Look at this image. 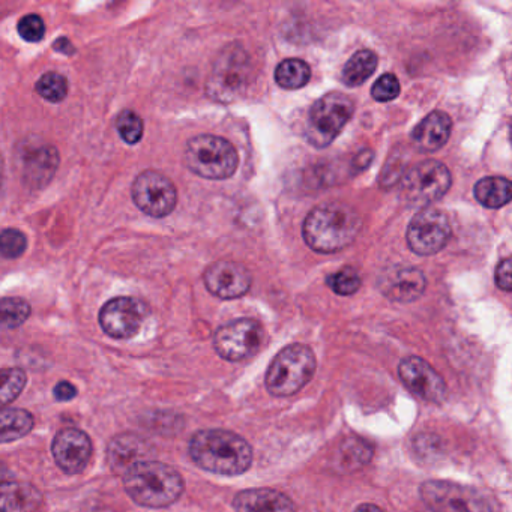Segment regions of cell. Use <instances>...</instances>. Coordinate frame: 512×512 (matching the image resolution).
I'll return each mask as SVG.
<instances>
[{
    "label": "cell",
    "instance_id": "603a6c76",
    "mask_svg": "<svg viewBox=\"0 0 512 512\" xmlns=\"http://www.w3.org/2000/svg\"><path fill=\"white\" fill-rule=\"evenodd\" d=\"M473 193H475V199L485 208H502L511 202V182L505 178L490 176V178L481 179L473 188Z\"/></svg>",
    "mask_w": 512,
    "mask_h": 512
},
{
    "label": "cell",
    "instance_id": "ab89813d",
    "mask_svg": "<svg viewBox=\"0 0 512 512\" xmlns=\"http://www.w3.org/2000/svg\"><path fill=\"white\" fill-rule=\"evenodd\" d=\"M355 512H385L379 506L373 505V503H362L358 508L355 509Z\"/></svg>",
    "mask_w": 512,
    "mask_h": 512
},
{
    "label": "cell",
    "instance_id": "5bb4252c",
    "mask_svg": "<svg viewBox=\"0 0 512 512\" xmlns=\"http://www.w3.org/2000/svg\"><path fill=\"white\" fill-rule=\"evenodd\" d=\"M148 310L143 302L133 298H115L107 302L100 313V325L116 340L134 337L142 328Z\"/></svg>",
    "mask_w": 512,
    "mask_h": 512
},
{
    "label": "cell",
    "instance_id": "6da1fadb",
    "mask_svg": "<svg viewBox=\"0 0 512 512\" xmlns=\"http://www.w3.org/2000/svg\"><path fill=\"white\" fill-rule=\"evenodd\" d=\"M190 455L197 466L215 475L238 476L253 463L250 443L227 430H202L190 442Z\"/></svg>",
    "mask_w": 512,
    "mask_h": 512
},
{
    "label": "cell",
    "instance_id": "4dcf8cb0",
    "mask_svg": "<svg viewBox=\"0 0 512 512\" xmlns=\"http://www.w3.org/2000/svg\"><path fill=\"white\" fill-rule=\"evenodd\" d=\"M116 128L128 145H136L143 137V121L137 113L124 110L116 119Z\"/></svg>",
    "mask_w": 512,
    "mask_h": 512
},
{
    "label": "cell",
    "instance_id": "f35d334b",
    "mask_svg": "<svg viewBox=\"0 0 512 512\" xmlns=\"http://www.w3.org/2000/svg\"><path fill=\"white\" fill-rule=\"evenodd\" d=\"M53 49L56 50V52L64 53V55L71 56L74 55V46L70 43V40L68 38H59L58 41H55V44H53Z\"/></svg>",
    "mask_w": 512,
    "mask_h": 512
},
{
    "label": "cell",
    "instance_id": "f546056e",
    "mask_svg": "<svg viewBox=\"0 0 512 512\" xmlns=\"http://www.w3.org/2000/svg\"><path fill=\"white\" fill-rule=\"evenodd\" d=\"M326 283L331 287L332 292L337 293V295L350 296L358 292L359 287H361V277H359L356 269L347 266V268L329 275Z\"/></svg>",
    "mask_w": 512,
    "mask_h": 512
},
{
    "label": "cell",
    "instance_id": "60d3db41",
    "mask_svg": "<svg viewBox=\"0 0 512 512\" xmlns=\"http://www.w3.org/2000/svg\"><path fill=\"white\" fill-rule=\"evenodd\" d=\"M2 178H4V160L0 157V185H2Z\"/></svg>",
    "mask_w": 512,
    "mask_h": 512
},
{
    "label": "cell",
    "instance_id": "d590c367",
    "mask_svg": "<svg viewBox=\"0 0 512 512\" xmlns=\"http://www.w3.org/2000/svg\"><path fill=\"white\" fill-rule=\"evenodd\" d=\"M496 286L499 287V289L505 290V292L511 290V260H509V257L503 259L502 262L499 263V266H497Z\"/></svg>",
    "mask_w": 512,
    "mask_h": 512
},
{
    "label": "cell",
    "instance_id": "d4e9b609",
    "mask_svg": "<svg viewBox=\"0 0 512 512\" xmlns=\"http://www.w3.org/2000/svg\"><path fill=\"white\" fill-rule=\"evenodd\" d=\"M377 55L371 50H361L355 53L344 65L343 73H341V80L344 85L349 88H356V86L364 85L377 68Z\"/></svg>",
    "mask_w": 512,
    "mask_h": 512
},
{
    "label": "cell",
    "instance_id": "8d00e7d4",
    "mask_svg": "<svg viewBox=\"0 0 512 512\" xmlns=\"http://www.w3.org/2000/svg\"><path fill=\"white\" fill-rule=\"evenodd\" d=\"M77 395L76 386L71 385L70 382H59L55 386V398L58 401H71Z\"/></svg>",
    "mask_w": 512,
    "mask_h": 512
},
{
    "label": "cell",
    "instance_id": "8fae6325",
    "mask_svg": "<svg viewBox=\"0 0 512 512\" xmlns=\"http://www.w3.org/2000/svg\"><path fill=\"white\" fill-rule=\"evenodd\" d=\"M452 227L439 209L425 208L413 217L407 229V244L419 256H433L446 247Z\"/></svg>",
    "mask_w": 512,
    "mask_h": 512
},
{
    "label": "cell",
    "instance_id": "7c38bea8",
    "mask_svg": "<svg viewBox=\"0 0 512 512\" xmlns=\"http://www.w3.org/2000/svg\"><path fill=\"white\" fill-rule=\"evenodd\" d=\"M133 200L137 208L149 217L163 218L176 208L178 191L163 173L146 170L134 181Z\"/></svg>",
    "mask_w": 512,
    "mask_h": 512
},
{
    "label": "cell",
    "instance_id": "cb8c5ba5",
    "mask_svg": "<svg viewBox=\"0 0 512 512\" xmlns=\"http://www.w3.org/2000/svg\"><path fill=\"white\" fill-rule=\"evenodd\" d=\"M35 419L23 409H0V443H10L31 433Z\"/></svg>",
    "mask_w": 512,
    "mask_h": 512
},
{
    "label": "cell",
    "instance_id": "e575fe53",
    "mask_svg": "<svg viewBox=\"0 0 512 512\" xmlns=\"http://www.w3.org/2000/svg\"><path fill=\"white\" fill-rule=\"evenodd\" d=\"M343 454L344 457L349 458L347 461L350 464H356V467H358L359 464H367L370 461L373 449L364 440L356 437V439H349L344 442Z\"/></svg>",
    "mask_w": 512,
    "mask_h": 512
},
{
    "label": "cell",
    "instance_id": "1f68e13d",
    "mask_svg": "<svg viewBox=\"0 0 512 512\" xmlns=\"http://www.w3.org/2000/svg\"><path fill=\"white\" fill-rule=\"evenodd\" d=\"M28 247L26 236L17 229H5L0 232V254L5 259H17L23 256Z\"/></svg>",
    "mask_w": 512,
    "mask_h": 512
},
{
    "label": "cell",
    "instance_id": "ffe728a7",
    "mask_svg": "<svg viewBox=\"0 0 512 512\" xmlns=\"http://www.w3.org/2000/svg\"><path fill=\"white\" fill-rule=\"evenodd\" d=\"M58 166V149L50 145L41 146L25 155L23 181L28 187L40 190L52 181Z\"/></svg>",
    "mask_w": 512,
    "mask_h": 512
},
{
    "label": "cell",
    "instance_id": "5b68a950",
    "mask_svg": "<svg viewBox=\"0 0 512 512\" xmlns=\"http://www.w3.org/2000/svg\"><path fill=\"white\" fill-rule=\"evenodd\" d=\"M185 164L200 178L221 181L235 175L238 154L229 140L202 134L194 137L185 148Z\"/></svg>",
    "mask_w": 512,
    "mask_h": 512
},
{
    "label": "cell",
    "instance_id": "44dd1931",
    "mask_svg": "<svg viewBox=\"0 0 512 512\" xmlns=\"http://www.w3.org/2000/svg\"><path fill=\"white\" fill-rule=\"evenodd\" d=\"M452 121L445 112L430 113L421 124L413 130V145L421 152H436L446 145L451 137Z\"/></svg>",
    "mask_w": 512,
    "mask_h": 512
},
{
    "label": "cell",
    "instance_id": "52a82bcc",
    "mask_svg": "<svg viewBox=\"0 0 512 512\" xmlns=\"http://www.w3.org/2000/svg\"><path fill=\"white\" fill-rule=\"evenodd\" d=\"M355 112L353 101L340 92L325 95L311 107L307 139L316 148L331 145Z\"/></svg>",
    "mask_w": 512,
    "mask_h": 512
},
{
    "label": "cell",
    "instance_id": "f1b7e54d",
    "mask_svg": "<svg viewBox=\"0 0 512 512\" xmlns=\"http://www.w3.org/2000/svg\"><path fill=\"white\" fill-rule=\"evenodd\" d=\"M37 92L50 103H61L68 94V82L58 73H47L38 80Z\"/></svg>",
    "mask_w": 512,
    "mask_h": 512
},
{
    "label": "cell",
    "instance_id": "7a4b0ae2",
    "mask_svg": "<svg viewBox=\"0 0 512 512\" xmlns=\"http://www.w3.org/2000/svg\"><path fill=\"white\" fill-rule=\"evenodd\" d=\"M361 229L355 209L343 203L317 206L304 221L305 242L317 253L331 254L349 247Z\"/></svg>",
    "mask_w": 512,
    "mask_h": 512
},
{
    "label": "cell",
    "instance_id": "83f0119b",
    "mask_svg": "<svg viewBox=\"0 0 512 512\" xmlns=\"http://www.w3.org/2000/svg\"><path fill=\"white\" fill-rule=\"evenodd\" d=\"M28 383V376L22 368L0 370V409L13 403Z\"/></svg>",
    "mask_w": 512,
    "mask_h": 512
},
{
    "label": "cell",
    "instance_id": "277c9868",
    "mask_svg": "<svg viewBox=\"0 0 512 512\" xmlns=\"http://www.w3.org/2000/svg\"><path fill=\"white\" fill-rule=\"evenodd\" d=\"M313 350L305 344L284 347L266 371V388L274 397H290L301 391L316 373Z\"/></svg>",
    "mask_w": 512,
    "mask_h": 512
},
{
    "label": "cell",
    "instance_id": "9a60e30c",
    "mask_svg": "<svg viewBox=\"0 0 512 512\" xmlns=\"http://www.w3.org/2000/svg\"><path fill=\"white\" fill-rule=\"evenodd\" d=\"M92 442L85 431L65 428L56 434L52 452L58 466L68 475H77L88 466L92 457Z\"/></svg>",
    "mask_w": 512,
    "mask_h": 512
},
{
    "label": "cell",
    "instance_id": "30bf717a",
    "mask_svg": "<svg viewBox=\"0 0 512 512\" xmlns=\"http://www.w3.org/2000/svg\"><path fill=\"white\" fill-rule=\"evenodd\" d=\"M263 337L265 332L257 320L239 319L215 332L214 347L221 358L238 362L256 355L262 347Z\"/></svg>",
    "mask_w": 512,
    "mask_h": 512
},
{
    "label": "cell",
    "instance_id": "4316f807",
    "mask_svg": "<svg viewBox=\"0 0 512 512\" xmlns=\"http://www.w3.org/2000/svg\"><path fill=\"white\" fill-rule=\"evenodd\" d=\"M31 316V305L22 298L0 299V331L19 328Z\"/></svg>",
    "mask_w": 512,
    "mask_h": 512
},
{
    "label": "cell",
    "instance_id": "e0dca14e",
    "mask_svg": "<svg viewBox=\"0 0 512 512\" xmlns=\"http://www.w3.org/2000/svg\"><path fill=\"white\" fill-rule=\"evenodd\" d=\"M425 286L424 274L412 266L389 268L379 280L380 292L395 302L416 301L424 293Z\"/></svg>",
    "mask_w": 512,
    "mask_h": 512
},
{
    "label": "cell",
    "instance_id": "2e32d148",
    "mask_svg": "<svg viewBox=\"0 0 512 512\" xmlns=\"http://www.w3.org/2000/svg\"><path fill=\"white\" fill-rule=\"evenodd\" d=\"M205 284L217 298L236 299L250 290L251 275L239 263L217 262L206 269Z\"/></svg>",
    "mask_w": 512,
    "mask_h": 512
},
{
    "label": "cell",
    "instance_id": "8992f818",
    "mask_svg": "<svg viewBox=\"0 0 512 512\" xmlns=\"http://www.w3.org/2000/svg\"><path fill=\"white\" fill-rule=\"evenodd\" d=\"M251 77L250 56L242 47H226L214 62L206 94L218 103H233L247 91Z\"/></svg>",
    "mask_w": 512,
    "mask_h": 512
},
{
    "label": "cell",
    "instance_id": "74e56055",
    "mask_svg": "<svg viewBox=\"0 0 512 512\" xmlns=\"http://www.w3.org/2000/svg\"><path fill=\"white\" fill-rule=\"evenodd\" d=\"M371 163H373V152L362 151L361 154L356 155L355 160H353V169H355L356 172H362V170L367 169Z\"/></svg>",
    "mask_w": 512,
    "mask_h": 512
},
{
    "label": "cell",
    "instance_id": "ac0fdd59",
    "mask_svg": "<svg viewBox=\"0 0 512 512\" xmlns=\"http://www.w3.org/2000/svg\"><path fill=\"white\" fill-rule=\"evenodd\" d=\"M236 512H296L286 494L272 488H253L236 494L233 499Z\"/></svg>",
    "mask_w": 512,
    "mask_h": 512
},
{
    "label": "cell",
    "instance_id": "9c48e42d",
    "mask_svg": "<svg viewBox=\"0 0 512 512\" xmlns=\"http://www.w3.org/2000/svg\"><path fill=\"white\" fill-rule=\"evenodd\" d=\"M421 497L433 512H493L490 500L484 494L457 482H424Z\"/></svg>",
    "mask_w": 512,
    "mask_h": 512
},
{
    "label": "cell",
    "instance_id": "d6a6232c",
    "mask_svg": "<svg viewBox=\"0 0 512 512\" xmlns=\"http://www.w3.org/2000/svg\"><path fill=\"white\" fill-rule=\"evenodd\" d=\"M371 95L379 103H388L400 95V82L394 74H383L371 89Z\"/></svg>",
    "mask_w": 512,
    "mask_h": 512
},
{
    "label": "cell",
    "instance_id": "484cf974",
    "mask_svg": "<svg viewBox=\"0 0 512 512\" xmlns=\"http://www.w3.org/2000/svg\"><path fill=\"white\" fill-rule=\"evenodd\" d=\"M310 79V67L302 59H286L275 70V80L278 85L289 91L304 88Z\"/></svg>",
    "mask_w": 512,
    "mask_h": 512
},
{
    "label": "cell",
    "instance_id": "ba28073f",
    "mask_svg": "<svg viewBox=\"0 0 512 512\" xmlns=\"http://www.w3.org/2000/svg\"><path fill=\"white\" fill-rule=\"evenodd\" d=\"M451 184V173L445 164L436 160H425L404 175L400 184V197L409 206L428 208V205L448 193Z\"/></svg>",
    "mask_w": 512,
    "mask_h": 512
},
{
    "label": "cell",
    "instance_id": "836d02e7",
    "mask_svg": "<svg viewBox=\"0 0 512 512\" xmlns=\"http://www.w3.org/2000/svg\"><path fill=\"white\" fill-rule=\"evenodd\" d=\"M19 34L28 43H38L46 35V25L37 14H29L19 22Z\"/></svg>",
    "mask_w": 512,
    "mask_h": 512
},
{
    "label": "cell",
    "instance_id": "4fadbf2b",
    "mask_svg": "<svg viewBox=\"0 0 512 512\" xmlns=\"http://www.w3.org/2000/svg\"><path fill=\"white\" fill-rule=\"evenodd\" d=\"M401 382L412 394L428 403L440 404L448 395V388L443 377L418 356H407L398 367Z\"/></svg>",
    "mask_w": 512,
    "mask_h": 512
},
{
    "label": "cell",
    "instance_id": "3957f363",
    "mask_svg": "<svg viewBox=\"0 0 512 512\" xmlns=\"http://www.w3.org/2000/svg\"><path fill=\"white\" fill-rule=\"evenodd\" d=\"M124 487L137 505L166 508L182 496L185 482L169 464L145 460L124 473Z\"/></svg>",
    "mask_w": 512,
    "mask_h": 512
},
{
    "label": "cell",
    "instance_id": "7402d4cb",
    "mask_svg": "<svg viewBox=\"0 0 512 512\" xmlns=\"http://www.w3.org/2000/svg\"><path fill=\"white\" fill-rule=\"evenodd\" d=\"M145 455L146 443L136 434L116 436L110 442L109 452H107L113 472L122 476L140 461H145Z\"/></svg>",
    "mask_w": 512,
    "mask_h": 512
},
{
    "label": "cell",
    "instance_id": "d6986e66",
    "mask_svg": "<svg viewBox=\"0 0 512 512\" xmlns=\"http://www.w3.org/2000/svg\"><path fill=\"white\" fill-rule=\"evenodd\" d=\"M43 503V493L31 482H0V512H40Z\"/></svg>",
    "mask_w": 512,
    "mask_h": 512
}]
</instances>
